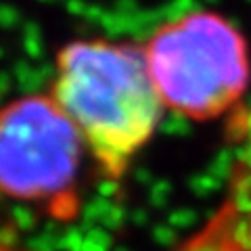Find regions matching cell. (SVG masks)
<instances>
[{"label": "cell", "mask_w": 251, "mask_h": 251, "mask_svg": "<svg viewBox=\"0 0 251 251\" xmlns=\"http://www.w3.org/2000/svg\"><path fill=\"white\" fill-rule=\"evenodd\" d=\"M49 94L109 180L128 172L166 111L143 46L100 38L63 46Z\"/></svg>", "instance_id": "1"}, {"label": "cell", "mask_w": 251, "mask_h": 251, "mask_svg": "<svg viewBox=\"0 0 251 251\" xmlns=\"http://www.w3.org/2000/svg\"><path fill=\"white\" fill-rule=\"evenodd\" d=\"M143 50L163 109L182 120H216L249 88L247 40L220 13L191 9L161 21Z\"/></svg>", "instance_id": "2"}, {"label": "cell", "mask_w": 251, "mask_h": 251, "mask_svg": "<svg viewBox=\"0 0 251 251\" xmlns=\"http://www.w3.org/2000/svg\"><path fill=\"white\" fill-rule=\"evenodd\" d=\"M86 147L50 94H25L0 107V197L65 209L74 203Z\"/></svg>", "instance_id": "3"}]
</instances>
